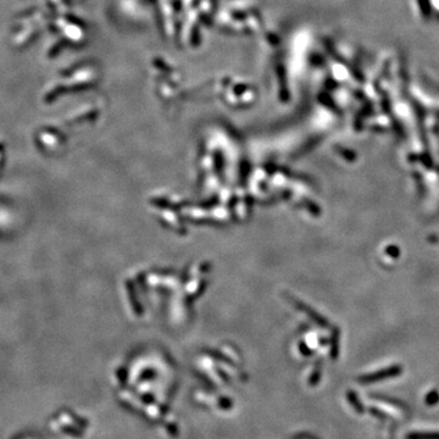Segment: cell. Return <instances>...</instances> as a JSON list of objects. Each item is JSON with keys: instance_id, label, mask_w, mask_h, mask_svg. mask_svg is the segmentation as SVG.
I'll list each match as a JSON object with an SVG mask.
<instances>
[{"instance_id": "cell-1", "label": "cell", "mask_w": 439, "mask_h": 439, "mask_svg": "<svg viewBox=\"0 0 439 439\" xmlns=\"http://www.w3.org/2000/svg\"><path fill=\"white\" fill-rule=\"evenodd\" d=\"M398 373H399V368H390V370H387V371H383V372L376 373V375L368 376V377L365 378V381L366 382H377V381L383 380V378L393 377V376H396Z\"/></svg>"}, {"instance_id": "cell-2", "label": "cell", "mask_w": 439, "mask_h": 439, "mask_svg": "<svg viewBox=\"0 0 439 439\" xmlns=\"http://www.w3.org/2000/svg\"><path fill=\"white\" fill-rule=\"evenodd\" d=\"M408 439H439L438 432H414L408 436Z\"/></svg>"}, {"instance_id": "cell-3", "label": "cell", "mask_w": 439, "mask_h": 439, "mask_svg": "<svg viewBox=\"0 0 439 439\" xmlns=\"http://www.w3.org/2000/svg\"><path fill=\"white\" fill-rule=\"evenodd\" d=\"M439 401V393L438 391H431L427 396H426V404L427 405H435Z\"/></svg>"}]
</instances>
